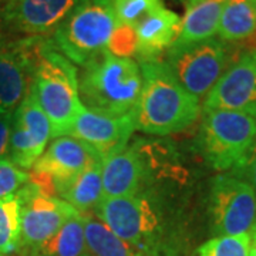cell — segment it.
Returning <instances> with one entry per match:
<instances>
[{"instance_id": "cell-1", "label": "cell", "mask_w": 256, "mask_h": 256, "mask_svg": "<svg viewBox=\"0 0 256 256\" xmlns=\"http://www.w3.org/2000/svg\"><path fill=\"white\" fill-rule=\"evenodd\" d=\"M166 190L104 198L92 214L128 245L148 256H180L181 229Z\"/></svg>"}, {"instance_id": "cell-2", "label": "cell", "mask_w": 256, "mask_h": 256, "mask_svg": "<svg viewBox=\"0 0 256 256\" xmlns=\"http://www.w3.org/2000/svg\"><path fill=\"white\" fill-rule=\"evenodd\" d=\"M142 88L136 108V130L156 137L181 132L198 120L200 98L176 82L164 60L140 63Z\"/></svg>"}, {"instance_id": "cell-3", "label": "cell", "mask_w": 256, "mask_h": 256, "mask_svg": "<svg viewBox=\"0 0 256 256\" xmlns=\"http://www.w3.org/2000/svg\"><path fill=\"white\" fill-rule=\"evenodd\" d=\"M142 88L140 64L102 50L78 70V96L88 110L108 116L134 112Z\"/></svg>"}, {"instance_id": "cell-4", "label": "cell", "mask_w": 256, "mask_h": 256, "mask_svg": "<svg viewBox=\"0 0 256 256\" xmlns=\"http://www.w3.org/2000/svg\"><path fill=\"white\" fill-rule=\"evenodd\" d=\"M30 92L52 126V137L70 136L82 107L78 96V70L44 38L37 57Z\"/></svg>"}, {"instance_id": "cell-5", "label": "cell", "mask_w": 256, "mask_h": 256, "mask_svg": "<svg viewBox=\"0 0 256 256\" xmlns=\"http://www.w3.org/2000/svg\"><path fill=\"white\" fill-rule=\"evenodd\" d=\"M118 22L106 0H80L50 37L56 50L80 67L107 50Z\"/></svg>"}, {"instance_id": "cell-6", "label": "cell", "mask_w": 256, "mask_h": 256, "mask_svg": "<svg viewBox=\"0 0 256 256\" xmlns=\"http://www.w3.org/2000/svg\"><path fill=\"white\" fill-rule=\"evenodd\" d=\"M200 152L218 171L238 170L256 142V118L228 110L204 111Z\"/></svg>"}, {"instance_id": "cell-7", "label": "cell", "mask_w": 256, "mask_h": 256, "mask_svg": "<svg viewBox=\"0 0 256 256\" xmlns=\"http://www.w3.org/2000/svg\"><path fill=\"white\" fill-rule=\"evenodd\" d=\"M164 63L176 82L195 97H204L220 82L232 64L228 44L212 37L204 42L171 46L165 52Z\"/></svg>"}, {"instance_id": "cell-8", "label": "cell", "mask_w": 256, "mask_h": 256, "mask_svg": "<svg viewBox=\"0 0 256 256\" xmlns=\"http://www.w3.org/2000/svg\"><path fill=\"white\" fill-rule=\"evenodd\" d=\"M210 226L220 235L250 234L256 220V192L238 175L222 174L210 182Z\"/></svg>"}, {"instance_id": "cell-9", "label": "cell", "mask_w": 256, "mask_h": 256, "mask_svg": "<svg viewBox=\"0 0 256 256\" xmlns=\"http://www.w3.org/2000/svg\"><path fill=\"white\" fill-rule=\"evenodd\" d=\"M22 201V252L28 254L52 239L70 218L80 214L68 202L28 181L18 191Z\"/></svg>"}, {"instance_id": "cell-10", "label": "cell", "mask_w": 256, "mask_h": 256, "mask_svg": "<svg viewBox=\"0 0 256 256\" xmlns=\"http://www.w3.org/2000/svg\"><path fill=\"white\" fill-rule=\"evenodd\" d=\"M46 37L0 42V111L13 112L30 92L38 53Z\"/></svg>"}, {"instance_id": "cell-11", "label": "cell", "mask_w": 256, "mask_h": 256, "mask_svg": "<svg viewBox=\"0 0 256 256\" xmlns=\"http://www.w3.org/2000/svg\"><path fill=\"white\" fill-rule=\"evenodd\" d=\"M101 162L102 158L92 146L73 136H62L47 146L33 166L30 180L53 195V184L68 180Z\"/></svg>"}, {"instance_id": "cell-12", "label": "cell", "mask_w": 256, "mask_h": 256, "mask_svg": "<svg viewBox=\"0 0 256 256\" xmlns=\"http://www.w3.org/2000/svg\"><path fill=\"white\" fill-rule=\"evenodd\" d=\"M50 138V121L38 106L34 94L28 92L13 112L8 156L18 168L30 170L46 151Z\"/></svg>"}, {"instance_id": "cell-13", "label": "cell", "mask_w": 256, "mask_h": 256, "mask_svg": "<svg viewBox=\"0 0 256 256\" xmlns=\"http://www.w3.org/2000/svg\"><path fill=\"white\" fill-rule=\"evenodd\" d=\"M80 0H0V26L23 34L44 37L54 30Z\"/></svg>"}, {"instance_id": "cell-14", "label": "cell", "mask_w": 256, "mask_h": 256, "mask_svg": "<svg viewBox=\"0 0 256 256\" xmlns=\"http://www.w3.org/2000/svg\"><path fill=\"white\" fill-rule=\"evenodd\" d=\"M228 110L256 118V52L234 60L220 82L205 96L204 111Z\"/></svg>"}, {"instance_id": "cell-15", "label": "cell", "mask_w": 256, "mask_h": 256, "mask_svg": "<svg viewBox=\"0 0 256 256\" xmlns=\"http://www.w3.org/2000/svg\"><path fill=\"white\" fill-rule=\"evenodd\" d=\"M136 131V111L126 116H108L82 106L74 122L73 137L92 146L104 160L126 148Z\"/></svg>"}, {"instance_id": "cell-16", "label": "cell", "mask_w": 256, "mask_h": 256, "mask_svg": "<svg viewBox=\"0 0 256 256\" xmlns=\"http://www.w3.org/2000/svg\"><path fill=\"white\" fill-rule=\"evenodd\" d=\"M146 160L136 141L102 160L104 198L131 196L148 190Z\"/></svg>"}, {"instance_id": "cell-17", "label": "cell", "mask_w": 256, "mask_h": 256, "mask_svg": "<svg viewBox=\"0 0 256 256\" xmlns=\"http://www.w3.org/2000/svg\"><path fill=\"white\" fill-rule=\"evenodd\" d=\"M181 18L172 10L161 6L136 26L137 63L160 60L180 33Z\"/></svg>"}, {"instance_id": "cell-18", "label": "cell", "mask_w": 256, "mask_h": 256, "mask_svg": "<svg viewBox=\"0 0 256 256\" xmlns=\"http://www.w3.org/2000/svg\"><path fill=\"white\" fill-rule=\"evenodd\" d=\"M53 194L68 202L80 214H92L104 200L102 162L92 165L68 180L54 182Z\"/></svg>"}, {"instance_id": "cell-19", "label": "cell", "mask_w": 256, "mask_h": 256, "mask_svg": "<svg viewBox=\"0 0 256 256\" xmlns=\"http://www.w3.org/2000/svg\"><path fill=\"white\" fill-rule=\"evenodd\" d=\"M226 0H188L180 33L171 46L198 43L215 37Z\"/></svg>"}, {"instance_id": "cell-20", "label": "cell", "mask_w": 256, "mask_h": 256, "mask_svg": "<svg viewBox=\"0 0 256 256\" xmlns=\"http://www.w3.org/2000/svg\"><path fill=\"white\" fill-rule=\"evenodd\" d=\"M256 32V0H226L220 26L218 38L225 43L242 42Z\"/></svg>"}, {"instance_id": "cell-21", "label": "cell", "mask_w": 256, "mask_h": 256, "mask_svg": "<svg viewBox=\"0 0 256 256\" xmlns=\"http://www.w3.org/2000/svg\"><path fill=\"white\" fill-rule=\"evenodd\" d=\"M24 256H92L86 240L84 215L70 218L53 238Z\"/></svg>"}, {"instance_id": "cell-22", "label": "cell", "mask_w": 256, "mask_h": 256, "mask_svg": "<svg viewBox=\"0 0 256 256\" xmlns=\"http://www.w3.org/2000/svg\"><path fill=\"white\" fill-rule=\"evenodd\" d=\"M82 215L86 240L92 256H148L112 234L94 214Z\"/></svg>"}, {"instance_id": "cell-23", "label": "cell", "mask_w": 256, "mask_h": 256, "mask_svg": "<svg viewBox=\"0 0 256 256\" xmlns=\"http://www.w3.org/2000/svg\"><path fill=\"white\" fill-rule=\"evenodd\" d=\"M22 201L18 192L0 198V254L12 256L22 252Z\"/></svg>"}, {"instance_id": "cell-24", "label": "cell", "mask_w": 256, "mask_h": 256, "mask_svg": "<svg viewBox=\"0 0 256 256\" xmlns=\"http://www.w3.org/2000/svg\"><path fill=\"white\" fill-rule=\"evenodd\" d=\"M250 235H220L210 238L195 250L194 256H249Z\"/></svg>"}, {"instance_id": "cell-25", "label": "cell", "mask_w": 256, "mask_h": 256, "mask_svg": "<svg viewBox=\"0 0 256 256\" xmlns=\"http://www.w3.org/2000/svg\"><path fill=\"white\" fill-rule=\"evenodd\" d=\"M120 24L134 28L154 10L160 9L162 0H106Z\"/></svg>"}, {"instance_id": "cell-26", "label": "cell", "mask_w": 256, "mask_h": 256, "mask_svg": "<svg viewBox=\"0 0 256 256\" xmlns=\"http://www.w3.org/2000/svg\"><path fill=\"white\" fill-rule=\"evenodd\" d=\"M30 181V174L18 168L9 156L0 158V198H6L22 190Z\"/></svg>"}, {"instance_id": "cell-27", "label": "cell", "mask_w": 256, "mask_h": 256, "mask_svg": "<svg viewBox=\"0 0 256 256\" xmlns=\"http://www.w3.org/2000/svg\"><path fill=\"white\" fill-rule=\"evenodd\" d=\"M107 50L118 57L132 58L137 54V34L136 28L118 24L114 34L111 37Z\"/></svg>"}, {"instance_id": "cell-28", "label": "cell", "mask_w": 256, "mask_h": 256, "mask_svg": "<svg viewBox=\"0 0 256 256\" xmlns=\"http://www.w3.org/2000/svg\"><path fill=\"white\" fill-rule=\"evenodd\" d=\"M13 112H2L0 111V158L8 156V154H9Z\"/></svg>"}, {"instance_id": "cell-29", "label": "cell", "mask_w": 256, "mask_h": 256, "mask_svg": "<svg viewBox=\"0 0 256 256\" xmlns=\"http://www.w3.org/2000/svg\"><path fill=\"white\" fill-rule=\"evenodd\" d=\"M235 171H238V175H244L248 180L246 182L256 192V142L254 148H252V151L249 152L248 158L245 160V162L240 165L238 170H235Z\"/></svg>"}, {"instance_id": "cell-30", "label": "cell", "mask_w": 256, "mask_h": 256, "mask_svg": "<svg viewBox=\"0 0 256 256\" xmlns=\"http://www.w3.org/2000/svg\"><path fill=\"white\" fill-rule=\"evenodd\" d=\"M256 256V238H250V255Z\"/></svg>"}, {"instance_id": "cell-31", "label": "cell", "mask_w": 256, "mask_h": 256, "mask_svg": "<svg viewBox=\"0 0 256 256\" xmlns=\"http://www.w3.org/2000/svg\"><path fill=\"white\" fill-rule=\"evenodd\" d=\"M250 238H256V220H255V225H254V228H252V230H250Z\"/></svg>"}, {"instance_id": "cell-32", "label": "cell", "mask_w": 256, "mask_h": 256, "mask_svg": "<svg viewBox=\"0 0 256 256\" xmlns=\"http://www.w3.org/2000/svg\"><path fill=\"white\" fill-rule=\"evenodd\" d=\"M3 38H6V34H4L3 32H0V42H2Z\"/></svg>"}, {"instance_id": "cell-33", "label": "cell", "mask_w": 256, "mask_h": 256, "mask_svg": "<svg viewBox=\"0 0 256 256\" xmlns=\"http://www.w3.org/2000/svg\"><path fill=\"white\" fill-rule=\"evenodd\" d=\"M178 2H188V0H178Z\"/></svg>"}, {"instance_id": "cell-34", "label": "cell", "mask_w": 256, "mask_h": 256, "mask_svg": "<svg viewBox=\"0 0 256 256\" xmlns=\"http://www.w3.org/2000/svg\"><path fill=\"white\" fill-rule=\"evenodd\" d=\"M0 256H8V255H3V254H0Z\"/></svg>"}]
</instances>
